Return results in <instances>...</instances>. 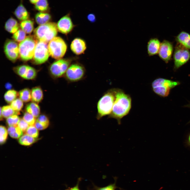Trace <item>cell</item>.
<instances>
[{"label": "cell", "mask_w": 190, "mask_h": 190, "mask_svg": "<svg viewBox=\"0 0 190 190\" xmlns=\"http://www.w3.org/2000/svg\"><path fill=\"white\" fill-rule=\"evenodd\" d=\"M131 107V99L130 96L122 89H116L115 99L109 118L115 119L119 124L121 120L129 113Z\"/></svg>", "instance_id": "obj_1"}, {"label": "cell", "mask_w": 190, "mask_h": 190, "mask_svg": "<svg viewBox=\"0 0 190 190\" xmlns=\"http://www.w3.org/2000/svg\"><path fill=\"white\" fill-rule=\"evenodd\" d=\"M116 89H109L98 101L97 105V118L98 120L111 114L115 99Z\"/></svg>", "instance_id": "obj_2"}, {"label": "cell", "mask_w": 190, "mask_h": 190, "mask_svg": "<svg viewBox=\"0 0 190 190\" xmlns=\"http://www.w3.org/2000/svg\"><path fill=\"white\" fill-rule=\"evenodd\" d=\"M180 84L179 81L159 78L152 82L151 87L156 94L161 97H166L169 95L172 89Z\"/></svg>", "instance_id": "obj_3"}, {"label": "cell", "mask_w": 190, "mask_h": 190, "mask_svg": "<svg viewBox=\"0 0 190 190\" xmlns=\"http://www.w3.org/2000/svg\"><path fill=\"white\" fill-rule=\"evenodd\" d=\"M58 31L56 24L49 22L36 28L34 30V36L37 40L48 43L56 37Z\"/></svg>", "instance_id": "obj_4"}, {"label": "cell", "mask_w": 190, "mask_h": 190, "mask_svg": "<svg viewBox=\"0 0 190 190\" xmlns=\"http://www.w3.org/2000/svg\"><path fill=\"white\" fill-rule=\"evenodd\" d=\"M37 40L34 36L30 35L20 42L19 56L22 60L26 61L32 59Z\"/></svg>", "instance_id": "obj_5"}, {"label": "cell", "mask_w": 190, "mask_h": 190, "mask_svg": "<svg viewBox=\"0 0 190 190\" xmlns=\"http://www.w3.org/2000/svg\"><path fill=\"white\" fill-rule=\"evenodd\" d=\"M48 49L50 55L55 59L59 60L65 55L67 46L62 38L56 36L49 42Z\"/></svg>", "instance_id": "obj_6"}, {"label": "cell", "mask_w": 190, "mask_h": 190, "mask_svg": "<svg viewBox=\"0 0 190 190\" xmlns=\"http://www.w3.org/2000/svg\"><path fill=\"white\" fill-rule=\"evenodd\" d=\"M72 59H61L54 62L49 67V71L52 77L57 79L64 77L71 64Z\"/></svg>", "instance_id": "obj_7"}, {"label": "cell", "mask_w": 190, "mask_h": 190, "mask_svg": "<svg viewBox=\"0 0 190 190\" xmlns=\"http://www.w3.org/2000/svg\"><path fill=\"white\" fill-rule=\"evenodd\" d=\"M86 70L84 67L78 63L71 64L64 76L69 82H77L82 80L84 77Z\"/></svg>", "instance_id": "obj_8"}, {"label": "cell", "mask_w": 190, "mask_h": 190, "mask_svg": "<svg viewBox=\"0 0 190 190\" xmlns=\"http://www.w3.org/2000/svg\"><path fill=\"white\" fill-rule=\"evenodd\" d=\"M173 58V70L176 71L190 59V52L189 49L178 43L175 48Z\"/></svg>", "instance_id": "obj_9"}, {"label": "cell", "mask_w": 190, "mask_h": 190, "mask_svg": "<svg viewBox=\"0 0 190 190\" xmlns=\"http://www.w3.org/2000/svg\"><path fill=\"white\" fill-rule=\"evenodd\" d=\"M50 55L47 43L37 40L32 59L34 64L39 65L44 63Z\"/></svg>", "instance_id": "obj_10"}, {"label": "cell", "mask_w": 190, "mask_h": 190, "mask_svg": "<svg viewBox=\"0 0 190 190\" xmlns=\"http://www.w3.org/2000/svg\"><path fill=\"white\" fill-rule=\"evenodd\" d=\"M4 51L7 57L13 62L15 61L19 56V45L15 40H7L4 44Z\"/></svg>", "instance_id": "obj_11"}, {"label": "cell", "mask_w": 190, "mask_h": 190, "mask_svg": "<svg viewBox=\"0 0 190 190\" xmlns=\"http://www.w3.org/2000/svg\"><path fill=\"white\" fill-rule=\"evenodd\" d=\"M14 71L22 78L26 80H33L37 75L36 70L33 68L26 65H22L15 67Z\"/></svg>", "instance_id": "obj_12"}, {"label": "cell", "mask_w": 190, "mask_h": 190, "mask_svg": "<svg viewBox=\"0 0 190 190\" xmlns=\"http://www.w3.org/2000/svg\"><path fill=\"white\" fill-rule=\"evenodd\" d=\"M56 25L58 30L61 33L67 35L73 28V24L70 17V13L61 17L58 22Z\"/></svg>", "instance_id": "obj_13"}, {"label": "cell", "mask_w": 190, "mask_h": 190, "mask_svg": "<svg viewBox=\"0 0 190 190\" xmlns=\"http://www.w3.org/2000/svg\"><path fill=\"white\" fill-rule=\"evenodd\" d=\"M172 43L166 40H164L161 43L158 52L159 57L166 63L170 60L173 51Z\"/></svg>", "instance_id": "obj_14"}, {"label": "cell", "mask_w": 190, "mask_h": 190, "mask_svg": "<svg viewBox=\"0 0 190 190\" xmlns=\"http://www.w3.org/2000/svg\"><path fill=\"white\" fill-rule=\"evenodd\" d=\"M86 44L82 39L77 38L72 41L70 45L72 51L77 55H79L84 53L86 49Z\"/></svg>", "instance_id": "obj_15"}, {"label": "cell", "mask_w": 190, "mask_h": 190, "mask_svg": "<svg viewBox=\"0 0 190 190\" xmlns=\"http://www.w3.org/2000/svg\"><path fill=\"white\" fill-rule=\"evenodd\" d=\"M161 44L157 38H151L149 40L147 46V53L149 56L154 55L158 53Z\"/></svg>", "instance_id": "obj_16"}, {"label": "cell", "mask_w": 190, "mask_h": 190, "mask_svg": "<svg viewBox=\"0 0 190 190\" xmlns=\"http://www.w3.org/2000/svg\"><path fill=\"white\" fill-rule=\"evenodd\" d=\"M14 13L16 18L21 21L28 20L30 17L29 13L21 2L16 8Z\"/></svg>", "instance_id": "obj_17"}, {"label": "cell", "mask_w": 190, "mask_h": 190, "mask_svg": "<svg viewBox=\"0 0 190 190\" xmlns=\"http://www.w3.org/2000/svg\"><path fill=\"white\" fill-rule=\"evenodd\" d=\"M176 40L178 43L186 48L190 50V34L182 31L177 36Z\"/></svg>", "instance_id": "obj_18"}, {"label": "cell", "mask_w": 190, "mask_h": 190, "mask_svg": "<svg viewBox=\"0 0 190 190\" xmlns=\"http://www.w3.org/2000/svg\"><path fill=\"white\" fill-rule=\"evenodd\" d=\"M51 18V15L46 12H39L35 16V19L37 24L41 25L49 22Z\"/></svg>", "instance_id": "obj_19"}, {"label": "cell", "mask_w": 190, "mask_h": 190, "mask_svg": "<svg viewBox=\"0 0 190 190\" xmlns=\"http://www.w3.org/2000/svg\"><path fill=\"white\" fill-rule=\"evenodd\" d=\"M4 27L7 31L13 34L18 30L19 25L16 20L10 17L6 22Z\"/></svg>", "instance_id": "obj_20"}, {"label": "cell", "mask_w": 190, "mask_h": 190, "mask_svg": "<svg viewBox=\"0 0 190 190\" xmlns=\"http://www.w3.org/2000/svg\"><path fill=\"white\" fill-rule=\"evenodd\" d=\"M31 100L34 102L38 103L42 99L43 92L40 87H35L33 88L31 91Z\"/></svg>", "instance_id": "obj_21"}, {"label": "cell", "mask_w": 190, "mask_h": 190, "mask_svg": "<svg viewBox=\"0 0 190 190\" xmlns=\"http://www.w3.org/2000/svg\"><path fill=\"white\" fill-rule=\"evenodd\" d=\"M25 109L27 112L32 114L36 118L40 115V107L36 103L33 102L28 104L26 106Z\"/></svg>", "instance_id": "obj_22"}, {"label": "cell", "mask_w": 190, "mask_h": 190, "mask_svg": "<svg viewBox=\"0 0 190 190\" xmlns=\"http://www.w3.org/2000/svg\"><path fill=\"white\" fill-rule=\"evenodd\" d=\"M18 114L12 108L10 105H6L0 108V120L2 119L3 117L7 118L14 115Z\"/></svg>", "instance_id": "obj_23"}, {"label": "cell", "mask_w": 190, "mask_h": 190, "mask_svg": "<svg viewBox=\"0 0 190 190\" xmlns=\"http://www.w3.org/2000/svg\"><path fill=\"white\" fill-rule=\"evenodd\" d=\"M34 22L31 20H27L22 21L20 24L21 29L26 34H30L34 29Z\"/></svg>", "instance_id": "obj_24"}, {"label": "cell", "mask_w": 190, "mask_h": 190, "mask_svg": "<svg viewBox=\"0 0 190 190\" xmlns=\"http://www.w3.org/2000/svg\"><path fill=\"white\" fill-rule=\"evenodd\" d=\"M7 131L10 136L13 138L18 139L23 135V132L17 126H9Z\"/></svg>", "instance_id": "obj_25"}, {"label": "cell", "mask_w": 190, "mask_h": 190, "mask_svg": "<svg viewBox=\"0 0 190 190\" xmlns=\"http://www.w3.org/2000/svg\"><path fill=\"white\" fill-rule=\"evenodd\" d=\"M36 140V138L26 134L22 135L19 138L18 142L22 145L29 146L34 143Z\"/></svg>", "instance_id": "obj_26"}, {"label": "cell", "mask_w": 190, "mask_h": 190, "mask_svg": "<svg viewBox=\"0 0 190 190\" xmlns=\"http://www.w3.org/2000/svg\"><path fill=\"white\" fill-rule=\"evenodd\" d=\"M19 98L23 102H27L31 100V91L28 88H25L18 93Z\"/></svg>", "instance_id": "obj_27"}, {"label": "cell", "mask_w": 190, "mask_h": 190, "mask_svg": "<svg viewBox=\"0 0 190 190\" xmlns=\"http://www.w3.org/2000/svg\"><path fill=\"white\" fill-rule=\"evenodd\" d=\"M34 7L39 12H46L49 8L48 0H39L35 4Z\"/></svg>", "instance_id": "obj_28"}, {"label": "cell", "mask_w": 190, "mask_h": 190, "mask_svg": "<svg viewBox=\"0 0 190 190\" xmlns=\"http://www.w3.org/2000/svg\"><path fill=\"white\" fill-rule=\"evenodd\" d=\"M18 96V93L13 89L9 90L4 94V98L5 101L8 103H11L16 99Z\"/></svg>", "instance_id": "obj_29"}, {"label": "cell", "mask_w": 190, "mask_h": 190, "mask_svg": "<svg viewBox=\"0 0 190 190\" xmlns=\"http://www.w3.org/2000/svg\"><path fill=\"white\" fill-rule=\"evenodd\" d=\"M23 102L20 98H17L10 103V106L18 115L20 114V112L23 107Z\"/></svg>", "instance_id": "obj_30"}, {"label": "cell", "mask_w": 190, "mask_h": 190, "mask_svg": "<svg viewBox=\"0 0 190 190\" xmlns=\"http://www.w3.org/2000/svg\"><path fill=\"white\" fill-rule=\"evenodd\" d=\"M26 34L22 29H18L13 33L12 38L16 42H20L26 38Z\"/></svg>", "instance_id": "obj_31"}, {"label": "cell", "mask_w": 190, "mask_h": 190, "mask_svg": "<svg viewBox=\"0 0 190 190\" xmlns=\"http://www.w3.org/2000/svg\"><path fill=\"white\" fill-rule=\"evenodd\" d=\"M20 118L17 115H14L7 118L6 121L9 126H16L20 120Z\"/></svg>", "instance_id": "obj_32"}, {"label": "cell", "mask_w": 190, "mask_h": 190, "mask_svg": "<svg viewBox=\"0 0 190 190\" xmlns=\"http://www.w3.org/2000/svg\"><path fill=\"white\" fill-rule=\"evenodd\" d=\"M23 119L30 125H34L36 121V117L30 113L26 112L23 116Z\"/></svg>", "instance_id": "obj_33"}, {"label": "cell", "mask_w": 190, "mask_h": 190, "mask_svg": "<svg viewBox=\"0 0 190 190\" xmlns=\"http://www.w3.org/2000/svg\"><path fill=\"white\" fill-rule=\"evenodd\" d=\"M0 142L1 145L4 144L6 142L7 137V130L6 127L2 125L0 126Z\"/></svg>", "instance_id": "obj_34"}, {"label": "cell", "mask_w": 190, "mask_h": 190, "mask_svg": "<svg viewBox=\"0 0 190 190\" xmlns=\"http://www.w3.org/2000/svg\"><path fill=\"white\" fill-rule=\"evenodd\" d=\"M26 132V134L35 138H37L39 136L38 130L34 125L30 126Z\"/></svg>", "instance_id": "obj_35"}, {"label": "cell", "mask_w": 190, "mask_h": 190, "mask_svg": "<svg viewBox=\"0 0 190 190\" xmlns=\"http://www.w3.org/2000/svg\"><path fill=\"white\" fill-rule=\"evenodd\" d=\"M36 121L43 125L46 128L49 124V120L48 117L45 115L42 114L40 115L37 117Z\"/></svg>", "instance_id": "obj_36"}, {"label": "cell", "mask_w": 190, "mask_h": 190, "mask_svg": "<svg viewBox=\"0 0 190 190\" xmlns=\"http://www.w3.org/2000/svg\"><path fill=\"white\" fill-rule=\"evenodd\" d=\"M116 181L114 183L103 187H98L95 186V190H115L118 188L116 185Z\"/></svg>", "instance_id": "obj_37"}, {"label": "cell", "mask_w": 190, "mask_h": 190, "mask_svg": "<svg viewBox=\"0 0 190 190\" xmlns=\"http://www.w3.org/2000/svg\"><path fill=\"white\" fill-rule=\"evenodd\" d=\"M29 125L23 118L20 119L17 125L18 126L23 132H26L29 127Z\"/></svg>", "instance_id": "obj_38"}, {"label": "cell", "mask_w": 190, "mask_h": 190, "mask_svg": "<svg viewBox=\"0 0 190 190\" xmlns=\"http://www.w3.org/2000/svg\"><path fill=\"white\" fill-rule=\"evenodd\" d=\"M34 126L39 130H42L46 129L43 125L36 121V120L34 124Z\"/></svg>", "instance_id": "obj_39"}, {"label": "cell", "mask_w": 190, "mask_h": 190, "mask_svg": "<svg viewBox=\"0 0 190 190\" xmlns=\"http://www.w3.org/2000/svg\"><path fill=\"white\" fill-rule=\"evenodd\" d=\"M87 18L89 21L91 22H94L96 20V17L94 15L93 13H90L87 16Z\"/></svg>", "instance_id": "obj_40"}, {"label": "cell", "mask_w": 190, "mask_h": 190, "mask_svg": "<svg viewBox=\"0 0 190 190\" xmlns=\"http://www.w3.org/2000/svg\"><path fill=\"white\" fill-rule=\"evenodd\" d=\"M81 179H78L77 184L74 187L69 188L65 190H80L79 187V184Z\"/></svg>", "instance_id": "obj_41"}, {"label": "cell", "mask_w": 190, "mask_h": 190, "mask_svg": "<svg viewBox=\"0 0 190 190\" xmlns=\"http://www.w3.org/2000/svg\"><path fill=\"white\" fill-rule=\"evenodd\" d=\"M186 145L190 147V132L189 133L186 140Z\"/></svg>", "instance_id": "obj_42"}, {"label": "cell", "mask_w": 190, "mask_h": 190, "mask_svg": "<svg viewBox=\"0 0 190 190\" xmlns=\"http://www.w3.org/2000/svg\"><path fill=\"white\" fill-rule=\"evenodd\" d=\"M5 87L8 90H11L12 88V86L11 84L9 83H6L5 85Z\"/></svg>", "instance_id": "obj_43"}, {"label": "cell", "mask_w": 190, "mask_h": 190, "mask_svg": "<svg viewBox=\"0 0 190 190\" xmlns=\"http://www.w3.org/2000/svg\"><path fill=\"white\" fill-rule=\"evenodd\" d=\"M30 2L32 4L34 5L39 1V0H29Z\"/></svg>", "instance_id": "obj_44"}, {"label": "cell", "mask_w": 190, "mask_h": 190, "mask_svg": "<svg viewBox=\"0 0 190 190\" xmlns=\"http://www.w3.org/2000/svg\"><path fill=\"white\" fill-rule=\"evenodd\" d=\"M184 107H188L190 108V102L188 104L185 105L184 106ZM188 123H190V120L189 121Z\"/></svg>", "instance_id": "obj_45"}]
</instances>
